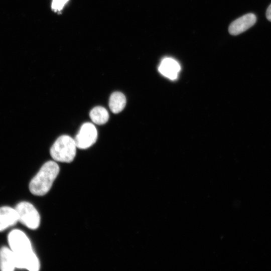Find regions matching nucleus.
I'll return each instance as SVG.
<instances>
[{
  "instance_id": "7",
  "label": "nucleus",
  "mask_w": 271,
  "mask_h": 271,
  "mask_svg": "<svg viewBox=\"0 0 271 271\" xmlns=\"http://www.w3.org/2000/svg\"><path fill=\"white\" fill-rule=\"evenodd\" d=\"M181 67L179 63L171 58L163 59L158 68L161 74L171 80L177 79Z\"/></svg>"
},
{
  "instance_id": "5",
  "label": "nucleus",
  "mask_w": 271,
  "mask_h": 271,
  "mask_svg": "<svg viewBox=\"0 0 271 271\" xmlns=\"http://www.w3.org/2000/svg\"><path fill=\"white\" fill-rule=\"evenodd\" d=\"M97 139V131L93 124L83 123L74 139L77 148L86 149L93 145Z\"/></svg>"
},
{
  "instance_id": "9",
  "label": "nucleus",
  "mask_w": 271,
  "mask_h": 271,
  "mask_svg": "<svg viewBox=\"0 0 271 271\" xmlns=\"http://www.w3.org/2000/svg\"><path fill=\"white\" fill-rule=\"evenodd\" d=\"M16 268L14 252L7 247L0 249V269L3 271H13Z\"/></svg>"
},
{
  "instance_id": "11",
  "label": "nucleus",
  "mask_w": 271,
  "mask_h": 271,
  "mask_svg": "<svg viewBox=\"0 0 271 271\" xmlns=\"http://www.w3.org/2000/svg\"><path fill=\"white\" fill-rule=\"evenodd\" d=\"M89 116L94 123L99 125L105 123L109 118L108 111L102 106H96L92 109L90 112Z\"/></svg>"
},
{
  "instance_id": "8",
  "label": "nucleus",
  "mask_w": 271,
  "mask_h": 271,
  "mask_svg": "<svg viewBox=\"0 0 271 271\" xmlns=\"http://www.w3.org/2000/svg\"><path fill=\"white\" fill-rule=\"evenodd\" d=\"M19 221L15 208L9 206L0 207V231L14 225Z\"/></svg>"
},
{
  "instance_id": "4",
  "label": "nucleus",
  "mask_w": 271,
  "mask_h": 271,
  "mask_svg": "<svg viewBox=\"0 0 271 271\" xmlns=\"http://www.w3.org/2000/svg\"><path fill=\"white\" fill-rule=\"evenodd\" d=\"M19 221L31 229H36L40 223V215L35 207L28 202H21L15 207Z\"/></svg>"
},
{
  "instance_id": "12",
  "label": "nucleus",
  "mask_w": 271,
  "mask_h": 271,
  "mask_svg": "<svg viewBox=\"0 0 271 271\" xmlns=\"http://www.w3.org/2000/svg\"><path fill=\"white\" fill-rule=\"evenodd\" d=\"M69 0H53L51 8L54 12H59L62 10Z\"/></svg>"
},
{
  "instance_id": "3",
  "label": "nucleus",
  "mask_w": 271,
  "mask_h": 271,
  "mask_svg": "<svg viewBox=\"0 0 271 271\" xmlns=\"http://www.w3.org/2000/svg\"><path fill=\"white\" fill-rule=\"evenodd\" d=\"M8 240L16 258H23L34 252L30 239L21 230H12L8 235Z\"/></svg>"
},
{
  "instance_id": "6",
  "label": "nucleus",
  "mask_w": 271,
  "mask_h": 271,
  "mask_svg": "<svg viewBox=\"0 0 271 271\" xmlns=\"http://www.w3.org/2000/svg\"><path fill=\"white\" fill-rule=\"evenodd\" d=\"M256 21V16L253 14H245L231 23L228 28L229 33L232 35H239L252 27Z\"/></svg>"
},
{
  "instance_id": "10",
  "label": "nucleus",
  "mask_w": 271,
  "mask_h": 271,
  "mask_svg": "<svg viewBox=\"0 0 271 271\" xmlns=\"http://www.w3.org/2000/svg\"><path fill=\"white\" fill-rule=\"evenodd\" d=\"M108 104L113 113H118L121 112L125 106V96L120 92H114L110 96Z\"/></svg>"
},
{
  "instance_id": "13",
  "label": "nucleus",
  "mask_w": 271,
  "mask_h": 271,
  "mask_svg": "<svg viewBox=\"0 0 271 271\" xmlns=\"http://www.w3.org/2000/svg\"><path fill=\"white\" fill-rule=\"evenodd\" d=\"M266 17L267 19L271 22V4L268 6L266 12Z\"/></svg>"
},
{
  "instance_id": "2",
  "label": "nucleus",
  "mask_w": 271,
  "mask_h": 271,
  "mask_svg": "<svg viewBox=\"0 0 271 271\" xmlns=\"http://www.w3.org/2000/svg\"><path fill=\"white\" fill-rule=\"evenodd\" d=\"M74 139L69 136L59 137L50 149V155L56 161L70 163L74 159L76 152Z\"/></svg>"
},
{
  "instance_id": "1",
  "label": "nucleus",
  "mask_w": 271,
  "mask_h": 271,
  "mask_svg": "<svg viewBox=\"0 0 271 271\" xmlns=\"http://www.w3.org/2000/svg\"><path fill=\"white\" fill-rule=\"evenodd\" d=\"M59 172V167L54 161H49L41 168L29 184L30 192L37 196L45 195L51 189Z\"/></svg>"
}]
</instances>
